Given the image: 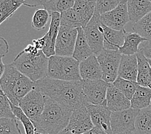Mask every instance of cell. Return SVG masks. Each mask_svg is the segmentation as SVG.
<instances>
[{
  "label": "cell",
  "mask_w": 151,
  "mask_h": 134,
  "mask_svg": "<svg viewBox=\"0 0 151 134\" xmlns=\"http://www.w3.org/2000/svg\"><path fill=\"white\" fill-rule=\"evenodd\" d=\"M58 134H71V133L68 131L67 128H65V130H62V131L60 132L59 133H58Z\"/></svg>",
  "instance_id": "7bdbcfd3"
},
{
  "label": "cell",
  "mask_w": 151,
  "mask_h": 134,
  "mask_svg": "<svg viewBox=\"0 0 151 134\" xmlns=\"http://www.w3.org/2000/svg\"><path fill=\"white\" fill-rule=\"evenodd\" d=\"M102 28L104 49L119 51L124 43L125 36L127 33L125 30H114L106 27L104 24H102Z\"/></svg>",
  "instance_id": "d6986e66"
},
{
  "label": "cell",
  "mask_w": 151,
  "mask_h": 134,
  "mask_svg": "<svg viewBox=\"0 0 151 134\" xmlns=\"http://www.w3.org/2000/svg\"><path fill=\"white\" fill-rule=\"evenodd\" d=\"M60 26L69 29H83L80 16L73 8L68 9L61 14Z\"/></svg>",
  "instance_id": "f1b7e54d"
},
{
  "label": "cell",
  "mask_w": 151,
  "mask_h": 134,
  "mask_svg": "<svg viewBox=\"0 0 151 134\" xmlns=\"http://www.w3.org/2000/svg\"><path fill=\"white\" fill-rule=\"evenodd\" d=\"M147 61H148L149 63V64H150V67H151V59H147Z\"/></svg>",
  "instance_id": "7dc6e473"
},
{
  "label": "cell",
  "mask_w": 151,
  "mask_h": 134,
  "mask_svg": "<svg viewBox=\"0 0 151 134\" xmlns=\"http://www.w3.org/2000/svg\"><path fill=\"white\" fill-rule=\"evenodd\" d=\"M127 9L130 21L136 23L151 12V1L129 0Z\"/></svg>",
  "instance_id": "ffe728a7"
},
{
  "label": "cell",
  "mask_w": 151,
  "mask_h": 134,
  "mask_svg": "<svg viewBox=\"0 0 151 134\" xmlns=\"http://www.w3.org/2000/svg\"><path fill=\"white\" fill-rule=\"evenodd\" d=\"M119 2V0H97L95 11L102 15L116 9Z\"/></svg>",
  "instance_id": "d590c367"
},
{
  "label": "cell",
  "mask_w": 151,
  "mask_h": 134,
  "mask_svg": "<svg viewBox=\"0 0 151 134\" xmlns=\"http://www.w3.org/2000/svg\"><path fill=\"white\" fill-rule=\"evenodd\" d=\"M147 87L151 89V75L150 76L148 82H147Z\"/></svg>",
  "instance_id": "bcb514c9"
},
{
  "label": "cell",
  "mask_w": 151,
  "mask_h": 134,
  "mask_svg": "<svg viewBox=\"0 0 151 134\" xmlns=\"http://www.w3.org/2000/svg\"><path fill=\"white\" fill-rule=\"evenodd\" d=\"M74 0H43L37 1V6L42 5L51 15L53 12L61 14L68 9L73 7Z\"/></svg>",
  "instance_id": "4316f807"
},
{
  "label": "cell",
  "mask_w": 151,
  "mask_h": 134,
  "mask_svg": "<svg viewBox=\"0 0 151 134\" xmlns=\"http://www.w3.org/2000/svg\"><path fill=\"white\" fill-rule=\"evenodd\" d=\"M80 74L82 80H102L103 73L95 55L80 63Z\"/></svg>",
  "instance_id": "e0dca14e"
},
{
  "label": "cell",
  "mask_w": 151,
  "mask_h": 134,
  "mask_svg": "<svg viewBox=\"0 0 151 134\" xmlns=\"http://www.w3.org/2000/svg\"><path fill=\"white\" fill-rule=\"evenodd\" d=\"M96 0H76L73 9L80 16L82 27L84 29L94 16L96 9Z\"/></svg>",
  "instance_id": "44dd1931"
},
{
  "label": "cell",
  "mask_w": 151,
  "mask_h": 134,
  "mask_svg": "<svg viewBox=\"0 0 151 134\" xmlns=\"http://www.w3.org/2000/svg\"><path fill=\"white\" fill-rule=\"evenodd\" d=\"M78 37V29L60 26L55 46L56 56L73 57Z\"/></svg>",
  "instance_id": "7c38bea8"
},
{
  "label": "cell",
  "mask_w": 151,
  "mask_h": 134,
  "mask_svg": "<svg viewBox=\"0 0 151 134\" xmlns=\"http://www.w3.org/2000/svg\"><path fill=\"white\" fill-rule=\"evenodd\" d=\"M100 18L101 23L110 29L116 30H124L126 24L130 21L127 1L121 0L117 7L111 12L101 15Z\"/></svg>",
  "instance_id": "8fae6325"
},
{
  "label": "cell",
  "mask_w": 151,
  "mask_h": 134,
  "mask_svg": "<svg viewBox=\"0 0 151 134\" xmlns=\"http://www.w3.org/2000/svg\"><path fill=\"white\" fill-rule=\"evenodd\" d=\"M94 55L91 48L85 36L83 29H78V37L76 42L73 57L78 62H81Z\"/></svg>",
  "instance_id": "7402d4cb"
},
{
  "label": "cell",
  "mask_w": 151,
  "mask_h": 134,
  "mask_svg": "<svg viewBox=\"0 0 151 134\" xmlns=\"http://www.w3.org/2000/svg\"><path fill=\"white\" fill-rule=\"evenodd\" d=\"M117 134H138L136 133V131L134 132H123V133H117Z\"/></svg>",
  "instance_id": "f6af8a7d"
},
{
  "label": "cell",
  "mask_w": 151,
  "mask_h": 134,
  "mask_svg": "<svg viewBox=\"0 0 151 134\" xmlns=\"http://www.w3.org/2000/svg\"><path fill=\"white\" fill-rule=\"evenodd\" d=\"M118 77L137 82L138 59L136 55H122L118 70Z\"/></svg>",
  "instance_id": "ac0fdd59"
},
{
  "label": "cell",
  "mask_w": 151,
  "mask_h": 134,
  "mask_svg": "<svg viewBox=\"0 0 151 134\" xmlns=\"http://www.w3.org/2000/svg\"><path fill=\"white\" fill-rule=\"evenodd\" d=\"M149 107L151 108V101H150V106H149Z\"/></svg>",
  "instance_id": "c3c4849f"
},
{
  "label": "cell",
  "mask_w": 151,
  "mask_h": 134,
  "mask_svg": "<svg viewBox=\"0 0 151 134\" xmlns=\"http://www.w3.org/2000/svg\"><path fill=\"white\" fill-rule=\"evenodd\" d=\"M100 17L101 15L95 11L93 17L83 29L85 36L89 46L94 55L96 56L104 49V35Z\"/></svg>",
  "instance_id": "9c48e42d"
},
{
  "label": "cell",
  "mask_w": 151,
  "mask_h": 134,
  "mask_svg": "<svg viewBox=\"0 0 151 134\" xmlns=\"http://www.w3.org/2000/svg\"><path fill=\"white\" fill-rule=\"evenodd\" d=\"M136 132L138 134H151V108L140 110L135 122Z\"/></svg>",
  "instance_id": "83f0119b"
},
{
  "label": "cell",
  "mask_w": 151,
  "mask_h": 134,
  "mask_svg": "<svg viewBox=\"0 0 151 134\" xmlns=\"http://www.w3.org/2000/svg\"><path fill=\"white\" fill-rule=\"evenodd\" d=\"M34 134H49L46 132H45L42 130H36V132Z\"/></svg>",
  "instance_id": "ee69618b"
},
{
  "label": "cell",
  "mask_w": 151,
  "mask_h": 134,
  "mask_svg": "<svg viewBox=\"0 0 151 134\" xmlns=\"http://www.w3.org/2000/svg\"><path fill=\"white\" fill-rule=\"evenodd\" d=\"M0 86L13 105L19 106L23 98L36 87V82L30 80L13 66L5 65V70Z\"/></svg>",
  "instance_id": "7a4b0ae2"
},
{
  "label": "cell",
  "mask_w": 151,
  "mask_h": 134,
  "mask_svg": "<svg viewBox=\"0 0 151 134\" xmlns=\"http://www.w3.org/2000/svg\"><path fill=\"white\" fill-rule=\"evenodd\" d=\"M83 134H108L104 132V130H102L101 129L97 128V127H94L93 128L91 129V130H89L87 132H85Z\"/></svg>",
  "instance_id": "60d3db41"
},
{
  "label": "cell",
  "mask_w": 151,
  "mask_h": 134,
  "mask_svg": "<svg viewBox=\"0 0 151 134\" xmlns=\"http://www.w3.org/2000/svg\"><path fill=\"white\" fill-rule=\"evenodd\" d=\"M11 64L34 82L47 77L49 58L42 50L36 56H32L23 50L17 55Z\"/></svg>",
  "instance_id": "277c9868"
},
{
  "label": "cell",
  "mask_w": 151,
  "mask_h": 134,
  "mask_svg": "<svg viewBox=\"0 0 151 134\" xmlns=\"http://www.w3.org/2000/svg\"><path fill=\"white\" fill-rule=\"evenodd\" d=\"M73 111L45 96V105L39 120L34 124L36 130L58 134L67 128Z\"/></svg>",
  "instance_id": "3957f363"
},
{
  "label": "cell",
  "mask_w": 151,
  "mask_h": 134,
  "mask_svg": "<svg viewBox=\"0 0 151 134\" xmlns=\"http://www.w3.org/2000/svg\"><path fill=\"white\" fill-rule=\"evenodd\" d=\"M80 82L84 97L88 104L99 105L106 101L108 82L103 80H81Z\"/></svg>",
  "instance_id": "30bf717a"
},
{
  "label": "cell",
  "mask_w": 151,
  "mask_h": 134,
  "mask_svg": "<svg viewBox=\"0 0 151 134\" xmlns=\"http://www.w3.org/2000/svg\"><path fill=\"white\" fill-rule=\"evenodd\" d=\"M106 104L111 112L121 111L131 107L130 100L125 97L112 83H109L108 86Z\"/></svg>",
  "instance_id": "2e32d148"
},
{
  "label": "cell",
  "mask_w": 151,
  "mask_h": 134,
  "mask_svg": "<svg viewBox=\"0 0 151 134\" xmlns=\"http://www.w3.org/2000/svg\"><path fill=\"white\" fill-rule=\"evenodd\" d=\"M9 45L5 38L0 37V57H3L9 52Z\"/></svg>",
  "instance_id": "74e56055"
},
{
  "label": "cell",
  "mask_w": 151,
  "mask_h": 134,
  "mask_svg": "<svg viewBox=\"0 0 151 134\" xmlns=\"http://www.w3.org/2000/svg\"><path fill=\"white\" fill-rule=\"evenodd\" d=\"M87 108L94 126L101 129L108 134H112L111 126L112 112L108 109L106 101L103 104L99 105L88 104Z\"/></svg>",
  "instance_id": "5bb4252c"
},
{
  "label": "cell",
  "mask_w": 151,
  "mask_h": 134,
  "mask_svg": "<svg viewBox=\"0 0 151 134\" xmlns=\"http://www.w3.org/2000/svg\"><path fill=\"white\" fill-rule=\"evenodd\" d=\"M122 56L119 51L104 49L96 56L102 70L103 80L113 83L117 79Z\"/></svg>",
  "instance_id": "8992f818"
},
{
  "label": "cell",
  "mask_w": 151,
  "mask_h": 134,
  "mask_svg": "<svg viewBox=\"0 0 151 134\" xmlns=\"http://www.w3.org/2000/svg\"><path fill=\"white\" fill-rule=\"evenodd\" d=\"M50 17L51 21L49 29L43 36L45 39V45L42 50L44 54L48 58L56 55L55 46H56V39L60 27L61 14L53 12L51 14Z\"/></svg>",
  "instance_id": "9a60e30c"
},
{
  "label": "cell",
  "mask_w": 151,
  "mask_h": 134,
  "mask_svg": "<svg viewBox=\"0 0 151 134\" xmlns=\"http://www.w3.org/2000/svg\"><path fill=\"white\" fill-rule=\"evenodd\" d=\"M16 119L12 111L11 102L0 86V119Z\"/></svg>",
  "instance_id": "e575fe53"
},
{
  "label": "cell",
  "mask_w": 151,
  "mask_h": 134,
  "mask_svg": "<svg viewBox=\"0 0 151 134\" xmlns=\"http://www.w3.org/2000/svg\"><path fill=\"white\" fill-rule=\"evenodd\" d=\"M11 106L13 114L14 115L16 119L22 123V125L25 129V134H34L36 132V128L34 126L33 123L32 122L28 117H27L22 110L19 106L13 105L11 102Z\"/></svg>",
  "instance_id": "1f68e13d"
},
{
  "label": "cell",
  "mask_w": 151,
  "mask_h": 134,
  "mask_svg": "<svg viewBox=\"0 0 151 134\" xmlns=\"http://www.w3.org/2000/svg\"><path fill=\"white\" fill-rule=\"evenodd\" d=\"M139 112V110L130 108L112 112L111 115L112 134L136 131L135 122Z\"/></svg>",
  "instance_id": "ba28073f"
},
{
  "label": "cell",
  "mask_w": 151,
  "mask_h": 134,
  "mask_svg": "<svg viewBox=\"0 0 151 134\" xmlns=\"http://www.w3.org/2000/svg\"><path fill=\"white\" fill-rule=\"evenodd\" d=\"M3 57H0V80H1L5 70V65L2 61Z\"/></svg>",
  "instance_id": "b9f144b4"
},
{
  "label": "cell",
  "mask_w": 151,
  "mask_h": 134,
  "mask_svg": "<svg viewBox=\"0 0 151 134\" xmlns=\"http://www.w3.org/2000/svg\"><path fill=\"white\" fill-rule=\"evenodd\" d=\"M138 59V77L137 83L142 87H147V82L151 75V67L146 57L139 50L136 54Z\"/></svg>",
  "instance_id": "484cf974"
},
{
  "label": "cell",
  "mask_w": 151,
  "mask_h": 134,
  "mask_svg": "<svg viewBox=\"0 0 151 134\" xmlns=\"http://www.w3.org/2000/svg\"><path fill=\"white\" fill-rule=\"evenodd\" d=\"M139 50L142 52L147 59H151V41H144L140 44Z\"/></svg>",
  "instance_id": "8d00e7d4"
},
{
  "label": "cell",
  "mask_w": 151,
  "mask_h": 134,
  "mask_svg": "<svg viewBox=\"0 0 151 134\" xmlns=\"http://www.w3.org/2000/svg\"><path fill=\"white\" fill-rule=\"evenodd\" d=\"M33 45L38 50H42L43 48L45 45V39L44 36H43L41 38L37 39H33L32 40Z\"/></svg>",
  "instance_id": "f35d334b"
},
{
  "label": "cell",
  "mask_w": 151,
  "mask_h": 134,
  "mask_svg": "<svg viewBox=\"0 0 151 134\" xmlns=\"http://www.w3.org/2000/svg\"><path fill=\"white\" fill-rule=\"evenodd\" d=\"M94 127L87 106H81L72 113L67 129L71 134H83Z\"/></svg>",
  "instance_id": "4fadbf2b"
},
{
  "label": "cell",
  "mask_w": 151,
  "mask_h": 134,
  "mask_svg": "<svg viewBox=\"0 0 151 134\" xmlns=\"http://www.w3.org/2000/svg\"><path fill=\"white\" fill-rule=\"evenodd\" d=\"M147 40L135 32H127L125 36L124 43L119 49L122 55L132 56L139 52V47L141 44Z\"/></svg>",
  "instance_id": "603a6c76"
},
{
  "label": "cell",
  "mask_w": 151,
  "mask_h": 134,
  "mask_svg": "<svg viewBox=\"0 0 151 134\" xmlns=\"http://www.w3.org/2000/svg\"><path fill=\"white\" fill-rule=\"evenodd\" d=\"M47 77L65 81H80V62L73 57L51 56L49 58Z\"/></svg>",
  "instance_id": "5b68a950"
},
{
  "label": "cell",
  "mask_w": 151,
  "mask_h": 134,
  "mask_svg": "<svg viewBox=\"0 0 151 134\" xmlns=\"http://www.w3.org/2000/svg\"><path fill=\"white\" fill-rule=\"evenodd\" d=\"M151 101V89L148 87H142L139 85L130 100L132 108L142 110L149 107Z\"/></svg>",
  "instance_id": "d4e9b609"
},
{
  "label": "cell",
  "mask_w": 151,
  "mask_h": 134,
  "mask_svg": "<svg viewBox=\"0 0 151 134\" xmlns=\"http://www.w3.org/2000/svg\"><path fill=\"white\" fill-rule=\"evenodd\" d=\"M36 87L45 96L73 112L88 105L83 94L80 81H65L47 77L36 82Z\"/></svg>",
  "instance_id": "6da1fadb"
},
{
  "label": "cell",
  "mask_w": 151,
  "mask_h": 134,
  "mask_svg": "<svg viewBox=\"0 0 151 134\" xmlns=\"http://www.w3.org/2000/svg\"><path fill=\"white\" fill-rule=\"evenodd\" d=\"M23 51L25 52L26 53H28L30 55H32V56H36V55L39 54L40 50H37L33 44H29L24 49Z\"/></svg>",
  "instance_id": "ab89813d"
},
{
  "label": "cell",
  "mask_w": 151,
  "mask_h": 134,
  "mask_svg": "<svg viewBox=\"0 0 151 134\" xmlns=\"http://www.w3.org/2000/svg\"><path fill=\"white\" fill-rule=\"evenodd\" d=\"M0 134H22L17 119H0Z\"/></svg>",
  "instance_id": "836d02e7"
},
{
  "label": "cell",
  "mask_w": 151,
  "mask_h": 134,
  "mask_svg": "<svg viewBox=\"0 0 151 134\" xmlns=\"http://www.w3.org/2000/svg\"><path fill=\"white\" fill-rule=\"evenodd\" d=\"M45 105V96L35 87L23 98L19 107L34 124L42 115Z\"/></svg>",
  "instance_id": "52a82bcc"
},
{
  "label": "cell",
  "mask_w": 151,
  "mask_h": 134,
  "mask_svg": "<svg viewBox=\"0 0 151 134\" xmlns=\"http://www.w3.org/2000/svg\"><path fill=\"white\" fill-rule=\"evenodd\" d=\"M112 84L129 100H131L138 85L137 82L126 80L119 77H118Z\"/></svg>",
  "instance_id": "4dcf8cb0"
},
{
  "label": "cell",
  "mask_w": 151,
  "mask_h": 134,
  "mask_svg": "<svg viewBox=\"0 0 151 134\" xmlns=\"http://www.w3.org/2000/svg\"><path fill=\"white\" fill-rule=\"evenodd\" d=\"M50 16V14L45 9H40L36 10L31 21L32 28L36 30L44 29L47 25Z\"/></svg>",
  "instance_id": "d6a6232c"
},
{
  "label": "cell",
  "mask_w": 151,
  "mask_h": 134,
  "mask_svg": "<svg viewBox=\"0 0 151 134\" xmlns=\"http://www.w3.org/2000/svg\"><path fill=\"white\" fill-rule=\"evenodd\" d=\"M133 30L147 41H151V12L138 22L134 23Z\"/></svg>",
  "instance_id": "f546056e"
},
{
  "label": "cell",
  "mask_w": 151,
  "mask_h": 134,
  "mask_svg": "<svg viewBox=\"0 0 151 134\" xmlns=\"http://www.w3.org/2000/svg\"><path fill=\"white\" fill-rule=\"evenodd\" d=\"M22 5L34 7L35 5L27 3L23 0H0V25L6 19L11 18Z\"/></svg>",
  "instance_id": "cb8c5ba5"
}]
</instances>
